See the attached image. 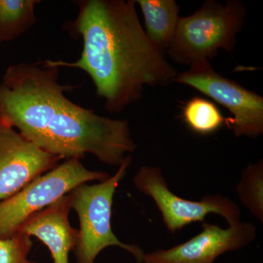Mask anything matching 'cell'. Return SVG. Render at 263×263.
<instances>
[{
  "mask_svg": "<svg viewBox=\"0 0 263 263\" xmlns=\"http://www.w3.org/2000/svg\"><path fill=\"white\" fill-rule=\"evenodd\" d=\"M247 14L239 0H228L226 5L206 0L193 14L180 17L167 54L176 63L190 66L209 61L220 50L230 53L237 45Z\"/></svg>",
  "mask_w": 263,
  "mask_h": 263,
  "instance_id": "obj_3",
  "label": "cell"
},
{
  "mask_svg": "<svg viewBox=\"0 0 263 263\" xmlns=\"http://www.w3.org/2000/svg\"><path fill=\"white\" fill-rule=\"evenodd\" d=\"M32 247L31 237L22 233L0 238V263H38L28 259Z\"/></svg>",
  "mask_w": 263,
  "mask_h": 263,
  "instance_id": "obj_15",
  "label": "cell"
},
{
  "mask_svg": "<svg viewBox=\"0 0 263 263\" xmlns=\"http://www.w3.org/2000/svg\"><path fill=\"white\" fill-rule=\"evenodd\" d=\"M256 236L255 226L248 221L226 229L202 222L201 232L191 239L172 248L145 253L143 263H214L223 254L247 247Z\"/></svg>",
  "mask_w": 263,
  "mask_h": 263,
  "instance_id": "obj_8",
  "label": "cell"
},
{
  "mask_svg": "<svg viewBox=\"0 0 263 263\" xmlns=\"http://www.w3.org/2000/svg\"><path fill=\"white\" fill-rule=\"evenodd\" d=\"M110 175L86 168L80 159H67L27 184L18 193L0 202V238L15 234L24 221L54 203L74 189L89 181L100 182Z\"/></svg>",
  "mask_w": 263,
  "mask_h": 263,
  "instance_id": "obj_5",
  "label": "cell"
},
{
  "mask_svg": "<svg viewBox=\"0 0 263 263\" xmlns=\"http://www.w3.org/2000/svg\"><path fill=\"white\" fill-rule=\"evenodd\" d=\"M37 0H0V43L14 39L35 24Z\"/></svg>",
  "mask_w": 263,
  "mask_h": 263,
  "instance_id": "obj_13",
  "label": "cell"
},
{
  "mask_svg": "<svg viewBox=\"0 0 263 263\" xmlns=\"http://www.w3.org/2000/svg\"><path fill=\"white\" fill-rule=\"evenodd\" d=\"M72 202L70 193L30 216L17 231L44 243L51 252L53 263H69V254L77 246L79 230L72 228L69 221Z\"/></svg>",
  "mask_w": 263,
  "mask_h": 263,
  "instance_id": "obj_10",
  "label": "cell"
},
{
  "mask_svg": "<svg viewBox=\"0 0 263 263\" xmlns=\"http://www.w3.org/2000/svg\"><path fill=\"white\" fill-rule=\"evenodd\" d=\"M143 17L147 36L163 53L172 42L180 18V8L174 0H136Z\"/></svg>",
  "mask_w": 263,
  "mask_h": 263,
  "instance_id": "obj_11",
  "label": "cell"
},
{
  "mask_svg": "<svg viewBox=\"0 0 263 263\" xmlns=\"http://www.w3.org/2000/svg\"><path fill=\"white\" fill-rule=\"evenodd\" d=\"M178 73L174 82L186 85L229 110L228 125L235 136L257 138L263 133V98L224 77L209 61L195 62Z\"/></svg>",
  "mask_w": 263,
  "mask_h": 263,
  "instance_id": "obj_6",
  "label": "cell"
},
{
  "mask_svg": "<svg viewBox=\"0 0 263 263\" xmlns=\"http://www.w3.org/2000/svg\"><path fill=\"white\" fill-rule=\"evenodd\" d=\"M133 183L138 191L154 200L166 228L172 234L192 223L203 221L210 214L221 216L229 226L240 221L238 205L220 194L205 195L199 201L175 195L157 166H142L135 175Z\"/></svg>",
  "mask_w": 263,
  "mask_h": 263,
  "instance_id": "obj_7",
  "label": "cell"
},
{
  "mask_svg": "<svg viewBox=\"0 0 263 263\" xmlns=\"http://www.w3.org/2000/svg\"><path fill=\"white\" fill-rule=\"evenodd\" d=\"M59 70L46 60L10 67L0 84V122L51 155L81 160L90 154L120 165L137 148L129 123L70 101L65 92L77 86L59 83Z\"/></svg>",
  "mask_w": 263,
  "mask_h": 263,
  "instance_id": "obj_1",
  "label": "cell"
},
{
  "mask_svg": "<svg viewBox=\"0 0 263 263\" xmlns=\"http://www.w3.org/2000/svg\"><path fill=\"white\" fill-rule=\"evenodd\" d=\"M62 160L27 141L14 128L0 122V202L18 193Z\"/></svg>",
  "mask_w": 263,
  "mask_h": 263,
  "instance_id": "obj_9",
  "label": "cell"
},
{
  "mask_svg": "<svg viewBox=\"0 0 263 263\" xmlns=\"http://www.w3.org/2000/svg\"><path fill=\"white\" fill-rule=\"evenodd\" d=\"M240 202L252 215L263 221V162L259 160L243 170L237 185Z\"/></svg>",
  "mask_w": 263,
  "mask_h": 263,
  "instance_id": "obj_14",
  "label": "cell"
},
{
  "mask_svg": "<svg viewBox=\"0 0 263 263\" xmlns=\"http://www.w3.org/2000/svg\"><path fill=\"white\" fill-rule=\"evenodd\" d=\"M180 117L190 130L200 136H209L228 125L229 117H224L214 102L202 97H194L181 105Z\"/></svg>",
  "mask_w": 263,
  "mask_h": 263,
  "instance_id": "obj_12",
  "label": "cell"
},
{
  "mask_svg": "<svg viewBox=\"0 0 263 263\" xmlns=\"http://www.w3.org/2000/svg\"><path fill=\"white\" fill-rule=\"evenodd\" d=\"M75 20L66 29L82 38L74 62L47 60L60 68L84 71L91 78L105 110L120 112L141 98L145 86L174 82L177 71L147 36L134 0H78Z\"/></svg>",
  "mask_w": 263,
  "mask_h": 263,
  "instance_id": "obj_2",
  "label": "cell"
},
{
  "mask_svg": "<svg viewBox=\"0 0 263 263\" xmlns=\"http://www.w3.org/2000/svg\"><path fill=\"white\" fill-rule=\"evenodd\" d=\"M132 162L131 155L127 156L113 176L93 185L84 183L70 192L72 209L80 221L74 250L77 263H95L98 254L109 247H120L133 254L137 263H143V251L138 246L123 243L111 228L114 195Z\"/></svg>",
  "mask_w": 263,
  "mask_h": 263,
  "instance_id": "obj_4",
  "label": "cell"
}]
</instances>
